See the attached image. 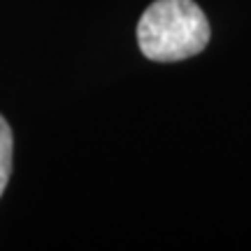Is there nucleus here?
<instances>
[{
    "label": "nucleus",
    "mask_w": 251,
    "mask_h": 251,
    "mask_svg": "<svg viewBox=\"0 0 251 251\" xmlns=\"http://www.w3.org/2000/svg\"><path fill=\"white\" fill-rule=\"evenodd\" d=\"M212 28L196 0H153L137 21V47L144 58L177 63L205 51Z\"/></svg>",
    "instance_id": "nucleus-1"
},
{
    "label": "nucleus",
    "mask_w": 251,
    "mask_h": 251,
    "mask_svg": "<svg viewBox=\"0 0 251 251\" xmlns=\"http://www.w3.org/2000/svg\"><path fill=\"white\" fill-rule=\"evenodd\" d=\"M12 151H14V135L5 117L0 114V198L12 177Z\"/></svg>",
    "instance_id": "nucleus-2"
}]
</instances>
